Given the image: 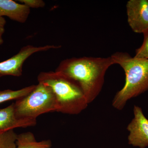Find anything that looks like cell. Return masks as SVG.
<instances>
[{
    "label": "cell",
    "mask_w": 148,
    "mask_h": 148,
    "mask_svg": "<svg viewBox=\"0 0 148 148\" xmlns=\"http://www.w3.org/2000/svg\"><path fill=\"white\" fill-rule=\"evenodd\" d=\"M61 46L49 45L40 47L27 45L21 48L18 53L7 60L0 62V78L6 76L19 77L22 75L25 61L34 53L57 49Z\"/></svg>",
    "instance_id": "obj_5"
},
{
    "label": "cell",
    "mask_w": 148,
    "mask_h": 148,
    "mask_svg": "<svg viewBox=\"0 0 148 148\" xmlns=\"http://www.w3.org/2000/svg\"><path fill=\"white\" fill-rule=\"evenodd\" d=\"M143 35L144 38L143 44L136 49L134 57L148 60V30L145 32Z\"/></svg>",
    "instance_id": "obj_13"
},
{
    "label": "cell",
    "mask_w": 148,
    "mask_h": 148,
    "mask_svg": "<svg viewBox=\"0 0 148 148\" xmlns=\"http://www.w3.org/2000/svg\"><path fill=\"white\" fill-rule=\"evenodd\" d=\"M126 10L127 22L133 32L143 34L148 30V0H130Z\"/></svg>",
    "instance_id": "obj_7"
},
{
    "label": "cell",
    "mask_w": 148,
    "mask_h": 148,
    "mask_svg": "<svg viewBox=\"0 0 148 148\" xmlns=\"http://www.w3.org/2000/svg\"><path fill=\"white\" fill-rule=\"evenodd\" d=\"M35 86L32 85L17 90H0V104L12 100H17L26 96L34 88Z\"/></svg>",
    "instance_id": "obj_11"
},
{
    "label": "cell",
    "mask_w": 148,
    "mask_h": 148,
    "mask_svg": "<svg viewBox=\"0 0 148 148\" xmlns=\"http://www.w3.org/2000/svg\"><path fill=\"white\" fill-rule=\"evenodd\" d=\"M16 148H51L52 143L49 140L38 142L32 132H28L17 135Z\"/></svg>",
    "instance_id": "obj_10"
},
{
    "label": "cell",
    "mask_w": 148,
    "mask_h": 148,
    "mask_svg": "<svg viewBox=\"0 0 148 148\" xmlns=\"http://www.w3.org/2000/svg\"><path fill=\"white\" fill-rule=\"evenodd\" d=\"M38 80L52 89L56 98L57 112L77 115L87 108L88 104L81 88L66 75L56 71L42 72Z\"/></svg>",
    "instance_id": "obj_3"
},
{
    "label": "cell",
    "mask_w": 148,
    "mask_h": 148,
    "mask_svg": "<svg viewBox=\"0 0 148 148\" xmlns=\"http://www.w3.org/2000/svg\"><path fill=\"white\" fill-rule=\"evenodd\" d=\"M6 21L3 17H0V45H3L4 42L3 35L5 31V27Z\"/></svg>",
    "instance_id": "obj_15"
},
{
    "label": "cell",
    "mask_w": 148,
    "mask_h": 148,
    "mask_svg": "<svg viewBox=\"0 0 148 148\" xmlns=\"http://www.w3.org/2000/svg\"><path fill=\"white\" fill-rule=\"evenodd\" d=\"M16 116L20 119L36 120L42 114L57 112L56 98L52 89L38 83L26 96L14 103Z\"/></svg>",
    "instance_id": "obj_4"
},
{
    "label": "cell",
    "mask_w": 148,
    "mask_h": 148,
    "mask_svg": "<svg viewBox=\"0 0 148 148\" xmlns=\"http://www.w3.org/2000/svg\"><path fill=\"white\" fill-rule=\"evenodd\" d=\"M31 9L12 0H0V17L6 16L21 23L26 22Z\"/></svg>",
    "instance_id": "obj_9"
},
{
    "label": "cell",
    "mask_w": 148,
    "mask_h": 148,
    "mask_svg": "<svg viewBox=\"0 0 148 148\" xmlns=\"http://www.w3.org/2000/svg\"><path fill=\"white\" fill-rule=\"evenodd\" d=\"M114 64L111 56L73 57L61 61L55 71L76 82L89 104L100 94L104 85L106 72Z\"/></svg>",
    "instance_id": "obj_1"
},
{
    "label": "cell",
    "mask_w": 148,
    "mask_h": 148,
    "mask_svg": "<svg viewBox=\"0 0 148 148\" xmlns=\"http://www.w3.org/2000/svg\"><path fill=\"white\" fill-rule=\"evenodd\" d=\"M111 57L125 74L124 86L117 92L112 101L113 107L121 110L130 99L148 90V60L132 57L128 53L120 51Z\"/></svg>",
    "instance_id": "obj_2"
},
{
    "label": "cell",
    "mask_w": 148,
    "mask_h": 148,
    "mask_svg": "<svg viewBox=\"0 0 148 148\" xmlns=\"http://www.w3.org/2000/svg\"><path fill=\"white\" fill-rule=\"evenodd\" d=\"M17 1L30 9L42 8L45 6V3L42 0H18Z\"/></svg>",
    "instance_id": "obj_14"
},
{
    "label": "cell",
    "mask_w": 148,
    "mask_h": 148,
    "mask_svg": "<svg viewBox=\"0 0 148 148\" xmlns=\"http://www.w3.org/2000/svg\"><path fill=\"white\" fill-rule=\"evenodd\" d=\"M37 120L20 119L16 116L14 103L0 109V133H3L18 127L35 126Z\"/></svg>",
    "instance_id": "obj_8"
},
{
    "label": "cell",
    "mask_w": 148,
    "mask_h": 148,
    "mask_svg": "<svg viewBox=\"0 0 148 148\" xmlns=\"http://www.w3.org/2000/svg\"><path fill=\"white\" fill-rule=\"evenodd\" d=\"M133 113L134 118L127 127L129 132L128 143L133 147L145 148L148 147V119L139 106H134Z\"/></svg>",
    "instance_id": "obj_6"
},
{
    "label": "cell",
    "mask_w": 148,
    "mask_h": 148,
    "mask_svg": "<svg viewBox=\"0 0 148 148\" xmlns=\"http://www.w3.org/2000/svg\"><path fill=\"white\" fill-rule=\"evenodd\" d=\"M17 135L13 130L0 133V148H16Z\"/></svg>",
    "instance_id": "obj_12"
}]
</instances>
